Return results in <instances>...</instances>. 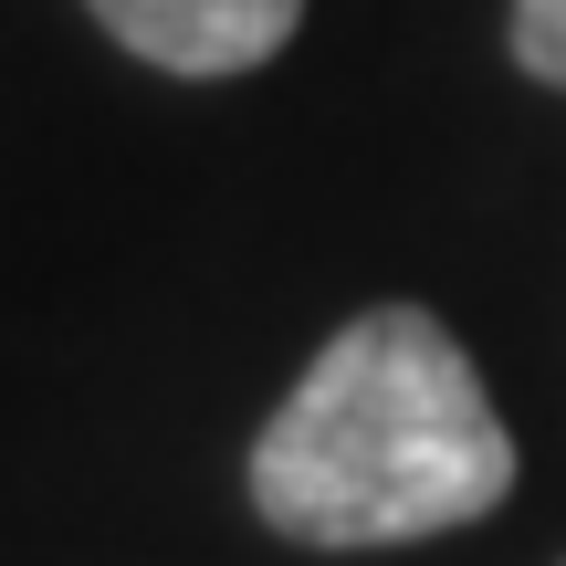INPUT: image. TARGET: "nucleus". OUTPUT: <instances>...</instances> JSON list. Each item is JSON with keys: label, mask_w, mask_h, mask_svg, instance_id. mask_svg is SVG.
I'll return each instance as SVG.
<instances>
[{"label": "nucleus", "mask_w": 566, "mask_h": 566, "mask_svg": "<svg viewBox=\"0 0 566 566\" xmlns=\"http://www.w3.org/2000/svg\"><path fill=\"white\" fill-rule=\"evenodd\" d=\"M158 74H252L294 42L304 0H84Z\"/></svg>", "instance_id": "nucleus-2"}, {"label": "nucleus", "mask_w": 566, "mask_h": 566, "mask_svg": "<svg viewBox=\"0 0 566 566\" xmlns=\"http://www.w3.org/2000/svg\"><path fill=\"white\" fill-rule=\"evenodd\" d=\"M514 493V430L420 304H367L325 336L252 441V504L294 546H420Z\"/></svg>", "instance_id": "nucleus-1"}, {"label": "nucleus", "mask_w": 566, "mask_h": 566, "mask_svg": "<svg viewBox=\"0 0 566 566\" xmlns=\"http://www.w3.org/2000/svg\"><path fill=\"white\" fill-rule=\"evenodd\" d=\"M514 63L566 95V0H514Z\"/></svg>", "instance_id": "nucleus-3"}]
</instances>
